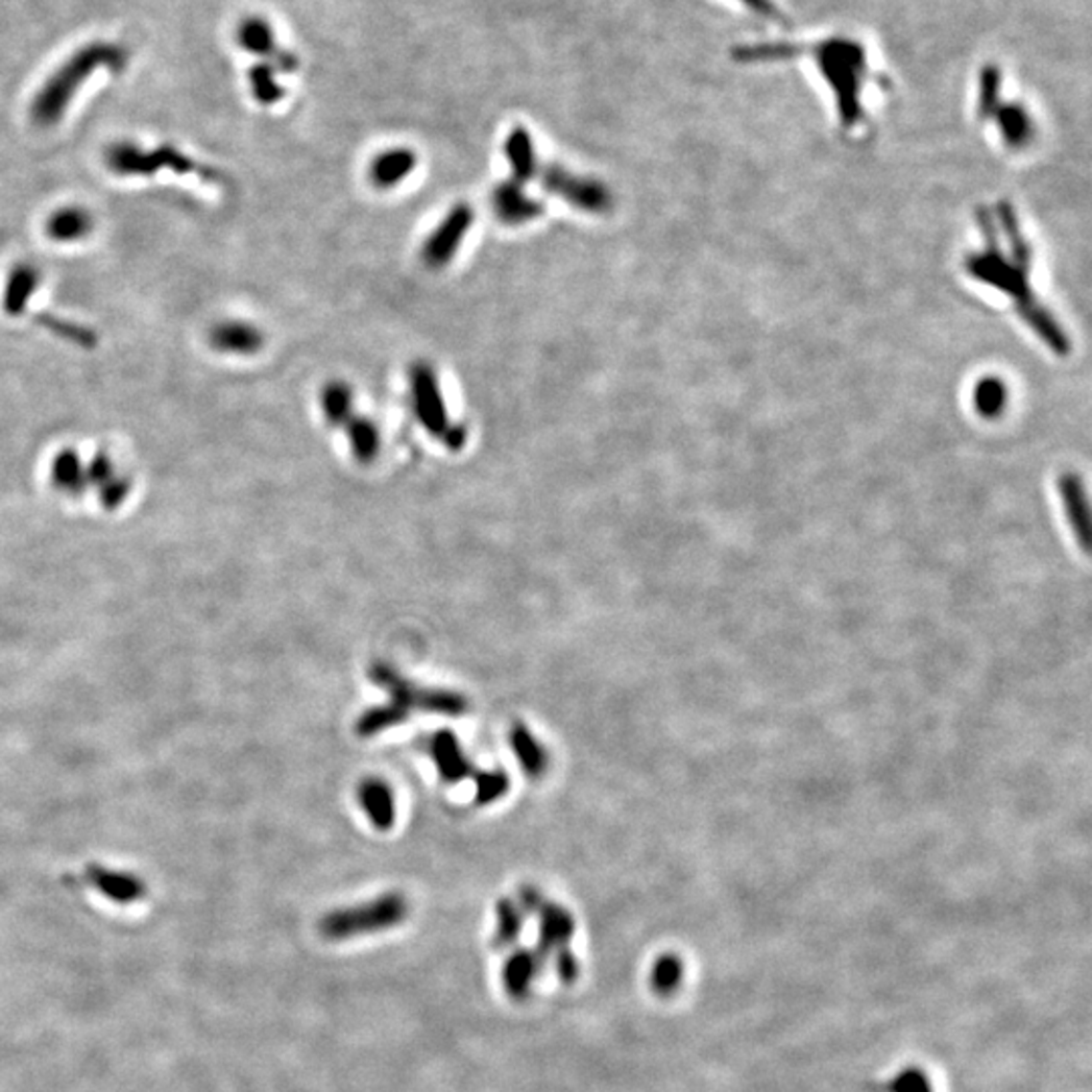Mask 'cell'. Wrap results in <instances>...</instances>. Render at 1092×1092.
Masks as SVG:
<instances>
[{
    "label": "cell",
    "instance_id": "6da1fadb",
    "mask_svg": "<svg viewBox=\"0 0 1092 1092\" xmlns=\"http://www.w3.org/2000/svg\"><path fill=\"white\" fill-rule=\"evenodd\" d=\"M977 223L986 233V247L981 253L967 258L965 271L1012 298L1016 312L1029 329L1057 355H1068L1070 342L1066 334L1032 290V247L1022 235L1014 207L1003 200L992 211L981 209Z\"/></svg>",
    "mask_w": 1092,
    "mask_h": 1092
},
{
    "label": "cell",
    "instance_id": "7a4b0ae2",
    "mask_svg": "<svg viewBox=\"0 0 1092 1092\" xmlns=\"http://www.w3.org/2000/svg\"><path fill=\"white\" fill-rule=\"evenodd\" d=\"M805 57L818 69L835 103V114L846 130H854L866 120V94L874 79V69L860 39L831 34L811 43H759L734 49L741 64H761Z\"/></svg>",
    "mask_w": 1092,
    "mask_h": 1092
},
{
    "label": "cell",
    "instance_id": "3957f363",
    "mask_svg": "<svg viewBox=\"0 0 1092 1092\" xmlns=\"http://www.w3.org/2000/svg\"><path fill=\"white\" fill-rule=\"evenodd\" d=\"M130 62L126 45L112 41H94L75 51L66 64L57 67L53 75L41 86L31 103V118L39 128H51L62 122L69 103L77 96L79 88L105 69L110 73L124 71Z\"/></svg>",
    "mask_w": 1092,
    "mask_h": 1092
},
{
    "label": "cell",
    "instance_id": "277c9868",
    "mask_svg": "<svg viewBox=\"0 0 1092 1092\" xmlns=\"http://www.w3.org/2000/svg\"><path fill=\"white\" fill-rule=\"evenodd\" d=\"M407 915V898L401 893H387L364 904L332 911L320 919L318 930L329 941H344L397 927Z\"/></svg>",
    "mask_w": 1092,
    "mask_h": 1092
},
{
    "label": "cell",
    "instance_id": "5b68a950",
    "mask_svg": "<svg viewBox=\"0 0 1092 1092\" xmlns=\"http://www.w3.org/2000/svg\"><path fill=\"white\" fill-rule=\"evenodd\" d=\"M368 676L379 688H383L389 695V702L401 708L405 714H409L411 710H423L445 717H462L469 708V702L464 695L445 688H421L403 678L387 663H374Z\"/></svg>",
    "mask_w": 1092,
    "mask_h": 1092
},
{
    "label": "cell",
    "instance_id": "8992f818",
    "mask_svg": "<svg viewBox=\"0 0 1092 1092\" xmlns=\"http://www.w3.org/2000/svg\"><path fill=\"white\" fill-rule=\"evenodd\" d=\"M105 165L114 174L120 176H152L166 166L178 174L209 176L202 170V166L197 165L180 150H176L174 146H161L148 150L134 142H116L105 150Z\"/></svg>",
    "mask_w": 1092,
    "mask_h": 1092
},
{
    "label": "cell",
    "instance_id": "52a82bcc",
    "mask_svg": "<svg viewBox=\"0 0 1092 1092\" xmlns=\"http://www.w3.org/2000/svg\"><path fill=\"white\" fill-rule=\"evenodd\" d=\"M977 112L981 120H993L1001 140L1010 148H1022L1032 138V118L1026 107L1022 103L1001 100V79L995 67L986 69L979 79Z\"/></svg>",
    "mask_w": 1092,
    "mask_h": 1092
},
{
    "label": "cell",
    "instance_id": "ba28073f",
    "mask_svg": "<svg viewBox=\"0 0 1092 1092\" xmlns=\"http://www.w3.org/2000/svg\"><path fill=\"white\" fill-rule=\"evenodd\" d=\"M411 403L417 421L439 441L454 426L447 415V405L441 395L435 370L428 363H415L409 370Z\"/></svg>",
    "mask_w": 1092,
    "mask_h": 1092
},
{
    "label": "cell",
    "instance_id": "9c48e42d",
    "mask_svg": "<svg viewBox=\"0 0 1092 1092\" xmlns=\"http://www.w3.org/2000/svg\"><path fill=\"white\" fill-rule=\"evenodd\" d=\"M542 189L585 213H605L613 200L609 189L596 178L571 174L561 166L542 170Z\"/></svg>",
    "mask_w": 1092,
    "mask_h": 1092
},
{
    "label": "cell",
    "instance_id": "30bf717a",
    "mask_svg": "<svg viewBox=\"0 0 1092 1092\" xmlns=\"http://www.w3.org/2000/svg\"><path fill=\"white\" fill-rule=\"evenodd\" d=\"M471 223H474V211L464 202L456 204L443 217V221L430 233V237L423 241V247H421L423 264L431 269H439L450 264L458 256L465 235L471 229Z\"/></svg>",
    "mask_w": 1092,
    "mask_h": 1092
},
{
    "label": "cell",
    "instance_id": "8fae6325",
    "mask_svg": "<svg viewBox=\"0 0 1092 1092\" xmlns=\"http://www.w3.org/2000/svg\"><path fill=\"white\" fill-rule=\"evenodd\" d=\"M237 45L247 51L249 55L253 57H260L262 62H269L273 66L277 67L280 71L284 73H290L298 67V62L294 55L282 51L277 47V34L273 25L260 17V15H251V17H245L239 27H237Z\"/></svg>",
    "mask_w": 1092,
    "mask_h": 1092
},
{
    "label": "cell",
    "instance_id": "7c38bea8",
    "mask_svg": "<svg viewBox=\"0 0 1092 1092\" xmlns=\"http://www.w3.org/2000/svg\"><path fill=\"white\" fill-rule=\"evenodd\" d=\"M428 753H430L431 759L437 767V773L441 777V781L454 785V783H460L467 777H471L476 773L474 765L467 759V755L458 741V736L443 728V730H437L431 734L430 743H428Z\"/></svg>",
    "mask_w": 1092,
    "mask_h": 1092
},
{
    "label": "cell",
    "instance_id": "4fadbf2b",
    "mask_svg": "<svg viewBox=\"0 0 1092 1092\" xmlns=\"http://www.w3.org/2000/svg\"><path fill=\"white\" fill-rule=\"evenodd\" d=\"M490 204L498 219L512 227L534 221L544 211V204L540 200L532 199L525 187L514 180H506L494 187L490 195Z\"/></svg>",
    "mask_w": 1092,
    "mask_h": 1092
},
{
    "label": "cell",
    "instance_id": "5bb4252c",
    "mask_svg": "<svg viewBox=\"0 0 1092 1092\" xmlns=\"http://www.w3.org/2000/svg\"><path fill=\"white\" fill-rule=\"evenodd\" d=\"M534 915H538V921H540L538 949H536L540 960H547L551 953L566 949L568 941L575 935V927H577L575 917L561 904H555L549 900H542V904L538 906Z\"/></svg>",
    "mask_w": 1092,
    "mask_h": 1092
},
{
    "label": "cell",
    "instance_id": "9a60e30c",
    "mask_svg": "<svg viewBox=\"0 0 1092 1092\" xmlns=\"http://www.w3.org/2000/svg\"><path fill=\"white\" fill-rule=\"evenodd\" d=\"M211 346L223 355L251 357L258 355L265 344L264 332L256 324L243 320H225L215 324L209 334Z\"/></svg>",
    "mask_w": 1092,
    "mask_h": 1092
},
{
    "label": "cell",
    "instance_id": "2e32d148",
    "mask_svg": "<svg viewBox=\"0 0 1092 1092\" xmlns=\"http://www.w3.org/2000/svg\"><path fill=\"white\" fill-rule=\"evenodd\" d=\"M357 799L363 807L368 822L381 831H387V829L395 826V820H397V805H395V795L393 790L377 779V777H368L359 783V790H357Z\"/></svg>",
    "mask_w": 1092,
    "mask_h": 1092
},
{
    "label": "cell",
    "instance_id": "e0dca14e",
    "mask_svg": "<svg viewBox=\"0 0 1092 1092\" xmlns=\"http://www.w3.org/2000/svg\"><path fill=\"white\" fill-rule=\"evenodd\" d=\"M417 166L415 150L407 146H393L379 152L370 163V180L377 189H395Z\"/></svg>",
    "mask_w": 1092,
    "mask_h": 1092
},
{
    "label": "cell",
    "instance_id": "ac0fdd59",
    "mask_svg": "<svg viewBox=\"0 0 1092 1092\" xmlns=\"http://www.w3.org/2000/svg\"><path fill=\"white\" fill-rule=\"evenodd\" d=\"M39 286H41V271L37 269V265H15L10 273L6 275V282L2 288L0 304H2L4 314H8L10 318H19L27 310Z\"/></svg>",
    "mask_w": 1092,
    "mask_h": 1092
},
{
    "label": "cell",
    "instance_id": "d6986e66",
    "mask_svg": "<svg viewBox=\"0 0 1092 1092\" xmlns=\"http://www.w3.org/2000/svg\"><path fill=\"white\" fill-rule=\"evenodd\" d=\"M508 743L514 751V757L520 765V769L525 771V775H529L530 779H540L547 775L551 757L544 745L532 734V730L527 725L516 723L508 734Z\"/></svg>",
    "mask_w": 1092,
    "mask_h": 1092
},
{
    "label": "cell",
    "instance_id": "ffe728a7",
    "mask_svg": "<svg viewBox=\"0 0 1092 1092\" xmlns=\"http://www.w3.org/2000/svg\"><path fill=\"white\" fill-rule=\"evenodd\" d=\"M542 961L536 951H516L504 963L502 986L508 997L520 1001L529 997L530 988L542 969Z\"/></svg>",
    "mask_w": 1092,
    "mask_h": 1092
},
{
    "label": "cell",
    "instance_id": "44dd1931",
    "mask_svg": "<svg viewBox=\"0 0 1092 1092\" xmlns=\"http://www.w3.org/2000/svg\"><path fill=\"white\" fill-rule=\"evenodd\" d=\"M94 229L92 215L81 207H64L47 219L45 232L57 243H75L86 239Z\"/></svg>",
    "mask_w": 1092,
    "mask_h": 1092
},
{
    "label": "cell",
    "instance_id": "7402d4cb",
    "mask_svg": "<svg viewBox=\"0 0 1092 1092\" xmlns=\"http://www.w3.org/2000/svg\"><path fill=\"white\" fill-rule=\"evenodd\" d=\"M49 478L53 488L67 496H81V492L88 488L86 465L73 450H64L53 458Z\"/></svg>",
    "mask_w": 1092,
    "mask_h": 1092
},
{
    "label": "cell",
    "instance_id": "603a6c76",
    "mask_svg": "<svg viewBox=\"0 0 1092 1092\" xmlns=\"http://www.w3.org/2000/svg\"><path fill=\"white\" fill-rule=\"evenodd\" d=\"M350 452L361 464H372L381 452V433L372 419L353 415L344 426Z\"/></svg>",
    "mask_w": 1092,
    "mask_h": 1092
},
{
    "label": "cell",
    "instance_id": "cb8c5ba5",
    "mask_svg": "<svg viewBox=\"0 0 1092 1092\" xmlns=\"http://www.w3.org/2000/svg\"><path fill=\"white\" fill-rule=\"evenodd\" d=\"M506 159L512 168V180L518 185H525L532 180L538 172L534 146L530 140V134L525 130H514L506 140Z\"/></svg>",
    "mask_w": 1092,
    "mask_h": 1092
},
{
    "label": "cell",
    "instance_id": "d4e9b609",
    "mask_svg": "<svg viewBox=\"0 0 1092 1092\" xmlns=\"http://www.w3.org/2000/svg\"><path fill=\"white\" fill-rule=\"evenodd\" d=\"M88 880H92V884L100 891L101 896H107L110 900L114 902H134L142 896L144 887L140 884V880H136L132 876L124 874V872H107V870H98L96 874H88L86 876Z\"/></svg>",
    "mask_w": 1092,
    "mask_h": 1092
},
{
    "label": "cell",
    "instance_id": "484cf974",
    "mask_svg": "<svg viewBox=\"0 0 1092 1092\" xmlns=\"http://www.w3.org/2000/svg\"><path fill=\"white\" fill-rule=\"evenodd\" d=\"M1060 490L1066 502L1070 523L1074 529H1078L1081 542L1087 544L1089 542V510H1087V498H1085V490H1083L1078 476H1072V474L1064 476L1060 482Z\"/></svg>",
    "mask_w": 1092,
    "mask_h": 1092
},
{
    "label": "cell",
    "instance_id": "4316f807",
    "mask_svg": "<svg viewBox=\"0 0 1092 1092\" xmlns=\"http://www.w3.org/2000/svg\"><path fill=\"white\" fill-rule=\"evenodd\" d=\"M322 411H324V417L331 426H338L342 428L353 415H355V395H353V389L342 383V381H334L329 383L322 391Z\"/></svg>",
    "mask_w": 1092,
    "mask_h": 1092
},
{
    "label": "cell",
    "instance_id": "83f0119b",
    "mask_svg": "<svg viewBox=\"0 0 1092 1092\" xmlns=\"http://www.w3.org/2000/svg\"><path fill=\"white\" fill-rule=\"evenodd\" d=\"M277 75L280 69L269 62H260L249 69L251 94L260 103L273 105L284 98V88L280 86Z\"/></svg>",
    "mask_w": 1092,
    "mask_h": 1092
},
{
    "label": "cell",
    "instance_id": "f1b7e54d",
    "mask_svg": "<svg viewBox=\"0 0 1092 1092\" xmlns=\"http://www.w3.org/2000/svg\"><path fill=\"white\" fill-rule=\"evenodd\" d=\"M682 977H684L682 960L678 955H674V953H665L662 957L654 961V965H652L650 986L658 995L668 997V995L678 992V988L682 986Z\"/></svg>",
    "mask_w": 1092,
    "mask_h": 1092
},
{
    "label": "cell",
    "instance_id": "f546056e",
    "mask_svg": "<svg viewBox=\"0 0 1092 1092\" xmlns=\"http://www.w3.org/2000/svg\"><path fill=\"white\" fill-rule=\"evenodd\" d=\"M523 908L510 898H502L496 904V935L492 939L496 949L512 945L523 930Z\"/></svg>",
    "mask_w": 1092,
    "mask_h": 1092
},
{
    "label": "cell",
    "instance_id": "4dcf8cb0",
    "mask_svg": "<svg viewBox=\"0 0 1092 1092\" xmlns=\"http://www.w3.org/2000/svg\"><path fill=\"white\" fill-rule=\"evenodd\" d=\"M407 717L409 714H405L401 708L393 706L391 702H387V704L368 708L366 712H363L361 719L357 721V732L361 736H374V734H379L383 730L403 725L407 721Z\"/></svg>",
    "mask_w": 1092,
    "mask_h": 1092
},
{
    "label": "cell",
    "instance_id": "1f68e13d",
    "mask_svg": "<svg viewBox=\"0 0 1092 1092\" xmlns=\"http://www.w3.org/2000/svg\"><path fill=\"white\" fill-rule=\"evenodd\" d=\"M474 779H476V803L478 805L496 803L498 799H502L510 792V777L502 769L478 771L474 773Z\"/></svg>",
    "mask_w": 1092,
    "mask_h": 1092
},
{
    "label": "cell",
    "instance_id": "d6a6232c",
    "mask_svg": "<svg viewBox=\"0 0 1092 1092\" xmlns=\"http://www.w3.org/2000/svg\"><path fill=\"white\" fill-rule=\"evenodd\" d=\"M973 403L984 417H995L1005 405V389L997 379H984L973 391Z\"/></svg>",
    "mask_w": 1092,
    "mask_h": 1092
},
{
    "label": "cell",
    "instance_id": "836d02e7",
    "mask_svg": "<svg viewBox=\"0 0 1092 1092\" xmlns=\"http://www.w3.org/2000/svg\"><path fill=\"white\" fill-rule=\"evenodd\" d=\"M891 1092H932V1085L928 1083L925 1072H921L919 1068H908L896 1074Z\"/></svg>",
    "mask_w": 1092,
    "mask_h": 1092
},
{
    "label": "cell",
    "instance_id": "e575fe53",
    "mask_svg": "<svg viewBox=\"0 0 1092 1092\" xmlns=\"http://www.w3.org/2000/svg\"><path fill=\"white\" fill-rule=\"evenodd\" d=\"M43 326H47L49 331L64 336L67 340L75 342V344H81V346H92L94 344V336L92 332L73 324V322H64V320H57V318H43Z\"/></svg>",
    "mask_w": 1092,
    "mask_h": 1092
},
{
    "label": "cell",
    "instance_id": "d590c367",
    "mask_svg": "<svg viewBox=\"0 0 1092 1092\" xmlns=\"http://www.w3.org/2000/svg\"><path fill=\"white\" fill-rule=\"evenodd\" d=\"M555 969H557V975L559 979L563 981L564 986H571L579 979V973H581V965L579 960L566 949L557 951V963H555Z\"/></svg>",
    "mask_w": 1092,
    "mask_h": 1092
},
{
    "label": "cell",
    "instance_id": "8d00e7d4",
    "mask_svg": "<svg viewBox=\"0 0 1092 1092\" xmlns=\"http://www.w3.org/2000/svg\"><path fill=\"white\" fill-rule=\"evenodd\" d=\"M738 2L745 10L762 17V19H769V21H785V15L783 10L775 4V0H734Z\"/></svg>",
    "mask_w": 1092,
    "mask_h": 1092
},
{
    "label": "cell",
    "instance_id": "74e56055",
    "mask_svg": "<svg viewBox=\"0 0 1092 1092\" xmlns=\"http://www.w3.org/2000/svg\"><path fill=\"white\" fill-rule=\"evenodd\" d=\"M542 896L534 889V887H523L520 893H518V906L523 908V913H536L538 906L542 904Z\"/></svg>",
    "mask_w": 1092,
    "mask_h": 1092
}]
</instances>
